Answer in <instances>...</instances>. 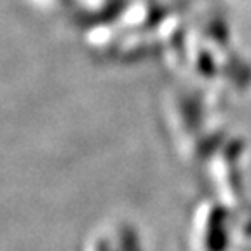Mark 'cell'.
I'll list each match as a JSON object with an SVG mask.
<instances>
[{
  "label": "cell",
  "mask_w": 251,
  "mask_h": 251,
  "mask_svg": "<svg viewBox=\"0 0 251 251\" xmlns=\"http://www.w3.org/2000/svg\"><path fill=\"white\" fill-rule=\"evenodd\" d=\"M235 232L228 209L215 204L213 208L201 209L194 218L192 239L196 251H232L235 246Z\"/></svg>",
  "instance_id": "cell-1"
},
{
  "label": "cell",
  "mask_w": 251,
  "mask_h": 251,
  "mask_svg": "<svg viewBox=\"0 0 251 251\" xmlns=\"http://www.w3.org/2000/svg\"><path fill=\"white\" fill-rule=\"evenodd\" d=\"M84 251H147L136 230L129 225L114 224L93 235Z\"/></svg>",
  "instance_id": "cell-2"
},
{
  "label": "cell",
  "mask_w": 251,
  "mask_h": 251,
  "mask_svg": "<svg viewBox=\"0 0 251 251\" xmlns=\"http://www.w3.org/2000/svg\"><path fill=\"white\" fill-rule=\"evenodd\" d=\"M235 246H243V251H251V211L237 222Z\"/></svg>",
  "instance_id": "cell-3"
}]
</instances>
